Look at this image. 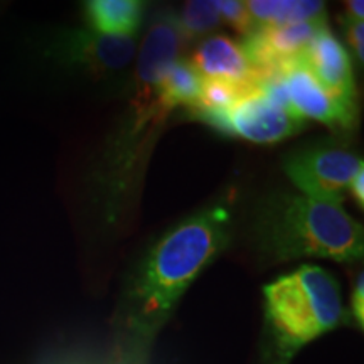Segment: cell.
Listing matches in <instances>:
<instances>
[{
	"label": "cell",
	"instance_id": "obj_8",
	"mask_svg": "<svg viewBox=\"0 0 364 364\" xmlns=\"http://www.w3.org/2000/svg\"><path fill=\"white\" fill-rule=\"evenodd\" d=\"M302 65L312 73L324 88L348 102L358 103L356 78L351 54L344 44L332 34L329 27L322 26L316 38L304 53Z\"/></svg>",
	"mask_w": 364,
	"mask_h": 364
},
{
	"label": "cell",
	"instance_id": "obj_18",
	"mask_svg": "<svg viewBox=\"0 0 364 364\" xmlns=\"http://www.w3.org/2000/svg\"><path fill=\"white\" fill-rule=\"evenodd\" d=\"M349 193H351L354 203L358 204L359 209L364 208V166L356 172L349 184Z\"/></svg>",
	"mask_w": 364,
	"mask_h": 364
},
{
	"label": "cell",
	"instance_id": "obj_16",
	"mask_svg": "<svg viewBox=\"0 0 364 364\" xmlns=\"http://www.w3.org/2000/svg\"><path fill=\"white\" fill-rule=\"evenodd\" d=\"M346 29V39H348L349 48L353 49L354 58L359 65L363 66L364 61V24L363 21L343 19Z\"/></svg>",
	"mask_w": 364,
	"mask_h": 364
},
{
	"label": "cell",
	"instance_id": "obj_19",
	"mask_svg": "<svg viewBox=\"0 0 364 364\" xmlns=\"http://www.w3.org/2000/svg\"><path fill=\"white\" fill-rule=\"evenodd\" d=\"M364 16V2L363 0H349L346 2V17L344 19L363 21Z\"/></svg>",
	"mask_w": 364,
	"mask_h": 364
},
{
	"label": "cell",
	"instance_id": "obj_13",
	"mask_svg": "<svg viewBox=\"0 0 364 364\" xmlns=\"http://www.w3.org/2000/svg\"><path fill=\"white\" fill-rule=\"evenodd\" d=\"M247 6L255 26L326 21V4L316 0H250Z\"/></svg>",
	"mask_w": 364,
	"mask_h": 364
},
{
	"label": "cell",
	"instance_id": "obj_7",
	"mask_svg": "<svg viewBox=\"0 0 364 364\" xmlns=\"http://www.w3.org/2000/svg\"><path fill=\"white\" fill-rule=\"evenodd\" d=\"M326 24L327 21H307L282 26H255L252 33L245 36L241 46L262 78L282 66L300 61L317 31Z\"/></svg>",
	"mask_w": 364,
	"mask_h": 364
},
{
	"label": "cell",
	"instance_id": "obj_15",
	"mask_svg": "<svg viewBox=\"0 0 364 364\" xmlns=\"http://www.w3.org/2000/svg\"><path fill=\"white\" fill-rule=\"evenodd\" d=\"M215 7L220 14L221 22L230 24L236 33L248 36L255 29V22L247 2L241 0H216Z\"/></svg>",
	"mask_w": 364,
	"mask_h": 364
},
{
	"label": "cell",
	"instance_id": "obj_4",
	"mask_svg": "<svg viewBox=\"0 0 364 364\" xmlns=\"http://www.w3.org/2000/svg\"><path fill=\"white\" fill-rule=\"evenodd\" d=\"M199 120L223 134L258 145L279 144L300 134L306 127V120L272 100L260 86L241 97L228 110Z\"/></svg>",
	"mask_w": 364,
	"mask_h": 364
},
{
	"label": "cell",
	"instance_id": "obj_17",
	"mask_svg": "<svg viewBox=\"0 0 364 364\" xmlns=\"http://www.w3.org/2000/svg\"><path fill=\"white\" fill-rule=\"evenodd\" d=\"M351 316L356 326L363 331L364 327V279L363 273H359L354 280V287L351 292Z\"/></svg>",
	"mask_w": 364,
	"mask_h": 364
},
{
	"label": "cell",
	"instance_id": "obj_3",
	"mask_svg": "<svg viewBox=\"0 0 364 364\" xmlns=\"http://www.w3.org/2000/svg\"><path fill=\"white\" fill-rule=\"evenodd\" d=\"M272 364H289L304 346L344 321L339 282L318 265H300L263 287Z\"/></svg>",
	"mask_w": 364,
	"mask_h": 364
},
{
	"label": "cell",
	"instance_id": "obj_14",
	"mask_svg": "<svg viewBox=\"0 0 364 364\" xmlns=\"http://www.w3.org/2000/svg\"><path fill=\"white\" fill-rule=\"evenodd\" d=\"M186 43L211 34L221 24L215 2L209 0H191L184 4L181 17H177Z\"/></svg>",
	"mask_w": 364,
	"mask_h": 364
},
{
	"label": "cell",
	"instance_id": "obj_2",
	"mask_svg": "<svg viewBox=\"0 0 364 364\" xmlns=\"http://www.w3.org/2000/svg\"><path fill=\"white\" fill-rule=\"evenodd\" d=\"M253 236L267 263L302 258L354 263L364 253L363 225L343 204L304 194L268 198L255 218Z\"/></svg>",
	"mask_w": 364,
	"mask_h": 364
},
{
	"label": "cell",
	"instance_id": "obj_10",
	"mask_svg": "<svg viewBox=\"0 0 364 364\" xmlns=\"http://www.w3.org/2000/svg\"><path fill=\"white\" fill-rule=\"evenodd\" d=\"M68 58L91 75L108 76L124 71L134 61L136 44L134 38H112L93 31H78L66 43Z\"/></svg>",
	"mask_w": 364,
	"mask_h": 364
},
{
	"label": "cell",
	"instance_id": "obj_9",
	"mask_svg": "<svg viewBox=\"0 0 364 364\" xmlns=\"http://www.w3.org/2000/svg\"><path fill=\"white\" fill-rule=\"evenodd\" d=\"M189 63L203 80H220L241 86H253L260 81L243 46L226 34L204 38Z\"/></svg>",
	"mask_w": 364,
	"mask_h": 364
},
{
	"label": "cell",
	"instance_id": "obj_11",
	"mask_svg": "<svg viewBox=\"0 0 364 364\" xmlns=\"http://www.w3.org/2000/svg\"><path fill=\"white\" fill-rule=\"evenodd\" d=\"M144 11L145 4L139 0H90L85 4L90 31L112 38H135Z\"/></svg>",
	"mask_w": 364,
	"mask_h": 364
},
{
	"label": "cell",
	"instance_id": "obj_5",
	"mask_svg": "<svg viewBox=\"0 0 364 364\" xmlns=\"http://www.w3.org/2000/svg\"><path fill=\"white\" fill-rule=\"evenodd\" d=\"M275 83L280 103L306 120L321 122L332 130L348 132L356 127L358 103L331 93L316 76L302 65V61L279 68L262 76ZM260 78V80H262Z\"/></svg>",
	"mask_w": 364,
	"mask_h": 364
},
{
	"label": "cell",
	"instance_id": "obj_12",
	"mask_svg": "<svg viewBox=\"0 0 364 364\" xmlns=\"http://www.w3.org/2000/svg\"><path fill=\"white\" fill-rule=\"evenodd\" d=\"M203 81L188 59L179 58L162 73L157 83V97L171 113L177 108L189 110L198 103Z\"/></svg>",
	"mask_w": 364,
	"mask_h": 364
},
{
	"label": "cell",
	"instance_id": "obj_1",
	"mask_svg": "<svg viewBox=\"0 0 364 364\" xmlns=\"http://www.w3.org/2000/svg\"><path fill=\"white\" fill-rule=\"evenodd\" d=\"M233 226L231 196L171 228L149 250L125 300L127 329L136 353L152 343L191 284L228 247Z\"/></svg>",
	"mask_w": 364,
	"mask_h": 364
},
{
	"label": "cell",
	"instance_id": "obj_6",
	"mask_svg": "<svg viewBox=\"0 0 364 364\" xmlns=\"http://www.w3.org/2000/svg\"><path fill=\"white\" fill-rule=\"evenodd\" d=\"M361 167V157L334 145L302 149L290 154L284 162L287 177L304 196L341 204Z\"/></svg>",
	"mask_w": 364,
	"mask_h": 364
}]
</instances>
